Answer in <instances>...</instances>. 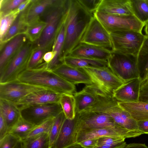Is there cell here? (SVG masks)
<instances>
[{
    "instance_id": "31",
    "label": "cell",
    "mask_w": 148,
    "mask_h": 148,
    "mask_svg": "<svg viewBox=\"0 0 148 148\" xmlns=\"http://www.w3.org/2000/svg\"><path fill=\"white\" fill-rule=\"evenodd\" d=\"M129 3L133 15L145 24L148 21V4L146 0H129Z\"/></svg>"
},
{
    "instance_id": "4",
    "label": "cell",
    "mask_w": 148,
    "mask_h": 148,
    "mask_svg": "<svg viewBox=\"0 0 148 148\" xmlns=\"http://www.w3.org/2000/svg\"><path fill=\"white\" fill-rule=\"evenodd\" d=\"M118 102L114 98L104 96L97 104L102 110L109 115L116 124L128 132L132 138L144 134L139 130L137 122L128 112L120 107Z\"/></svg>"
},
{
    "instance_id": "12",
    "label": "cell",
    "mask_w": 148,
    "mask_h": 148,
    "mask_svg": "<svg viewBox=\"0 0 148 148\" xmlns=\"http://www.w3.org/2000/svg\"><path fill=\"white\" fill-rule=\"evenodd\" d=\"M45 89L46 88L23 82L17 79L0 83V99L16 104L29 94Z\"/></svg>"
},
{
    "instance_id": "48",
    "label": "cell",
    "mask_w": 148,
    "mask_h": 148,
    "mask_svg": "<svg viewBox=\"0 0 148 148\" xmlns=\"http://www.w3.org/2000/svg\"><path fill=\"white\" fill-rule=\"evenodd\" d=\"M137 123L139 130L144 134L148 135V121H139Z\"/></svg>"
},
{
    "instance_id": "5",
    "label": "cell",
    "mask_w": 148,
    "mask_h": 148,
    "mask_svg": "<svg viewBox=\"0 0 148 148\" xmlns=\"http://www.w3.org/2000/svg\"><path fill=\"white\" fill-rule=\"evenodd\" d=\"M78 131L81 129L111 128L128 132L114 121L108 113L102 110L95 103L89 108L76 114Z\"/></svg>"
},
{
    "instance_id": "51",
    "label": "cell",
    "mask_w": 148,
    "mask_h": 148,
    "mask_svg": "<svg viewBox=\"0 0 148 148\" xmlns=\"http://www.w3.org/2000/svg\"><path fill=\"white\" fill-rule=\"evenodd\" d=\"M148 84V73L145 77L141 80V86Z\"/></svg>"
},
{
    "instance_id": "44",
    "label": "cell",
    "mask_w": 148,
    "mask_h": 148,
    "mask_svg": "<svg viewBox=\"0 0 148 148\" xmlns=\"http://www.w3.org/2000/svg\"><path fill=\"white\" fill-rule=\"evenodd\" d=\"M139 101L148 103V84L140 86Z\"/></svg>"
},
{
    "instance_id": "14",
    "label": "cell",
    "mask_w": 148,
    "mask_h": 148,
    "mask_svg": "<svg viewBox=\"0 0 148 148\" xmlns=\"http://www.w3.org/2000/svg\"><path fill=\"white\" fill-rule=\"evenodd\" d=\"M73 94L76 102V114L92 107L106 95L92 84L86 85L82 90Z\"/></svg>"
},
{
    "instance_id": "32",
    "label": "cell",
    "mask_w": 148,
    "mask_h": 148,
    "mask_svg": "<svg viewBox=\"0 0 148 148\" xmlns=\"http://www.w3.org/2000/svg\"><path fill=\"white\" fill-rule=\"evenodd\" d=\"M35 126L21 117L9 130L8 133L18 137L21 140L27 137Z\"/></svg>"
},
{
    "instance_id": "2",
    "label": "cell",
    "mask_w": 148,
    "mask_h": 148,
    "mask_svg": "<svg viewBox=\"0 0 148 148\" xmlns=\"http://www.w3.org/2000/svg\"><path fill=\"white\" fill-rule=\"evenodd\" d=\"M69 0H55L40 17L46 23L39 39L34 43L35 47L51 51L67 13Z\"/></svg>"
},
{
    "instance_id": "35",
    "label": "cell",
    "mask_w": 148,
    "mask_h": 148,
    "mask_svg": "<svg viewBox=\"0 0 148 148\" xmlns=\"http://www.w3.org/2000/svg\"><path fill=\"white\" fill-rule=\"evenodd\" d=\"M47 51H48L45 48L35 47L34 45L26 69H34L43 66L45 64L43 60V57Z\"/></svg>"
},
{
    "instance_id": "49",
    "label": "cell",
    "mask_w": 148,
    "mask_h": 148,
    "mask_svg": "<svg viewBox=\"0 0 148 148\" xmlns=\"http://www.w3.org/2000/svg\"><path fill=\"white\" fill-rule=\"evenodd\" d=\"M32 1V0H24L14 10L19 14L27 8L31 3Z\"/></svg>"
},
{
    "instance_id": "21",
    "label": "cell",
    "mask_w": 148,
    "mask_h": 148,
    "mask_svg": "<svg viewBox=\"0 0 148 148\" xmlns=\"http://www.w3.org/2000/svg\"><path fill=\"white\" fill-rule=\"evenodd\" d=\"M53 71L75 85L79 84H84L86 85L92 84L89 77L80 69L71 67L64 63L59 65Z\"/></svg>"
},
{
    "instance_id": "10",
    "label": "cell",
    "mask_w": 148,
    "mask_h": 148,
    "mask_svg": "<svg viewBox=\"0 0 148 148\" xmlns=\"http://www.w3.org/2000/svg\"><path fill=\"white\" fill-rule=\"evenodd\" d=\"M34 43L28 40L12 59L0 74V83L17 79L18 75L26 69Z\"/></svg>"
},
{
    "instance_id": "46",
    "label": "cell",
    "mask_w": 148,
    "mask_h": 148,
    "mask_svg": "<svg viewBox=\"0 0 148 148\" xmlns=\"http://www.w3.org/2000/svg\"><path fill=\"white\" fill-rule=\"evenodd\" d=\"M55 55V52L52 50L47 51L45 53L43 57V60L46 65L52 61Z\"/></svg>"
},
{
    "instance_id": "33",
    "label": "cell",
    "mask_w": 148,
    "mask_h": 148,
    "mask_svg": "<svg viewBox=\"0 0 148 148\" xmlns=\"http://www.w3.org/2000/svg\"><path fill=\"white\" fill-rule=\"evenodd\" d=\"M137 61L140 73L143 72L142 80L148 73V35H145L137 56Z\"/></svg>"
},
{
    "instance_id": "16",
    "label": "cell",
    "mask_w": 148,
    "mask_h": 148,
    "mask_svg": "<svg viewBox=\"0 0 148 148\" xmlns=\"http://www.w3.org/2000/svg\"><path fill=\"white\" fill-rule=\"evenodd\" d=\"M112 51L102 47L80 42L67 56L107 61Z\"/></svg>"
},
{
    "instance_id": "29",
    "label": "cell",
    "mask_w": 148,
    "mask_h": 148,
    "mask_svg": "<svg viewBox=\"0 0 148 148\" xmlns=\"http://www.w3.org/2000/svg\"><path fill=\"white\" fill-rule=\"evenodd\" d=\"M22 148H50L49 134L43 133L21 141Z\"/></svg>"
},
{
    "instance_id": "20",
    "label": "cell",
    "mask_w": 148,
    "mask_h": 148,
    "mask_svg": "<svg viewBox=\"0 0 148 148\" xmlns=\"http://www.w3.org/2000/svg\"><path fill=\"white\" fill-rule=\"evenodd\" d=\"M104 136L130 138L128 133L124 131L111 128L96 129H81L77 132L76 143L91 139L98 138Z\"/></svg>"
},
{
    "instance_id": "26",
    "label": "cell",
    "mask_w": 148,
    "mask_h": 148,
    "mask_svg": "<svg viewBox=\"0 0 148 148\" xmlns=\"http://www.w3.org/2000/svg\"><path fill=\"white\" fill-rule=\"evenodd\" d=\"M55 0H32L27 7L26 19L27 24L39 19Z\"/></svg>"
},
{
    "instance_id": "3",
    "label": "cell",
    "mask_w": 148,
    "mask_h": 148,
    "mask_svg": "<svg viewBox=\"0 0 148 148\" xmlns=\"http://www.w3.org/2000/svg\"><path fill=\"white\" fill-rule=\"evenodd\" d=\"M17 79L23 82L40 86L60 94H73L76 92L75 84L47 69L45 66L36 69H26L18 75Z\"/></svg>"
},
{
    "instance_id": "27",
    "label": "cell",
    "mask_w": 148,
    "mask_h": 148,
    "mask_svg": "<svg viewBox=\"0 0 148 148\" xmlns=\"http://www.w3.org/2000/svg\"><path fill=\"white\" fill-rule=\"evenodd\" d=\"M64 63L71 67L79 69L84 67H104L108 66L107 61L77 58L66 56L63 59Z\"/></svg>"
},
{
    "instance_id": "22",
    "label": "cell",
    "mask_w": 148,
    "mask_h": 148,
    "mask_svg": "<svg viewBox=\"0 0 148 148\" xmlns=\"http://www.w3.org/2000/svg\"><path fill=\"white\" fill-rule=\"evenodd\" d=\"M97 11L113 15H133L129 0H102Z\"/></svg>"
},
{
    "instance_id": "41",
    "label": "cell",
    "mask_w": 148,
    "mask_h": 148,
    "mask_svg": "<svg viewBox=\"0 0 148 148\" xmlns=\"http://www.w3.org/2000/svg\"><path fill=\"white\" fill-rule=\"evenodd\" d=\"M102 0H79L82 5L89 13L94 15Z\"/></svg>"
},
{
    "instance_id": "47",
    "label": "cell",
    "mask_w": 148,
    "mask_h": 148,
    "mask_svg": "<svg viewBox=\"0 0 148 148\" xmlns=\"http://www.w3.org/2000/svg\"><path fill=\"white\" fill-rule=\"evenodd\" d=\"M126 144L125 141L110 145L97 146L95 148H123Z\"/></svg>"
},
{
    "instance_id": "36",
    "label": "cell",
    "mask_w": 148,
    "mask_h": 148,
    "mask_svg": "<svg viewBox=\"0 0 148 148\" xmlns=\"http://www.w3.org/2000/svg\"><path fill=\"white\" fill-rule=\"evenodd\" d=\"M66 119L63 112L54 118L49 134L50 148L56 140Z\"/></svg>"
},
{
    "instance_id": "53",
    "label": "cell",
    "mask_w": 148,
    "mask_h": 148,
    "mask_svg": "<svg viewBox=\"0 0 148 148\" xmlns=\"http://www.w3.org/2000/svg\"><path fill=\"white\" fill-rule=\"evenodd\" d=\"M145 31L146 35H148V21L145 24Z\"/></svg>"
},
{
    "instance_id": "45",
    "label": "cell",
    "mask_w": 148,
    "mask_h": 148,
    "mask_svg": "<svg viewBox=\"0 0 148 148\" xmlns=\"http://www.w3.org/2000/svg\"><path fill=\"white\" fill-rule=\"evenodd\" d=\"M97 138L86 140L78 143L85 148H95L97 146Z\"/></svg>"
},
{
    "instance_id": "18",
    "label": "cell",
    "mask_w": 148,
    "mask_h": 148,
    "mask_svg": "<svg viewBox=\"0 0 148 148\" xmlns=\"http://www.w3.org/2000/svg\"><path fill=\"white\" fill-rule=\"evenodd\" d=\"M141 82V77L131 79L124 82L114 92L113 97L119 102L139 101Z\"/></svg>"
},
{
    "instance_id": "52",
    "label": "cell",
    "mask_w": 148,
    "mask_h": 148,
    "mask_svg": "<svg viewBox=\"0 0 148 148\" xmlns=\"http://www.w3.org/2000/svg\"><path fill=\"white\" fill-rule=\"evenodd\" d=\"M66 148H85L78 143H75Z\"/></svg>"
},
{
    "instance_id": "1",
    "label": "cell",
    "mask_w": 148,
    "mask_h": 148,
    "mask_svg": "<svg viewBox=\"0 0 148 148\" xmlns=\"http://www.w3.org/2000/svg\"><path fill=\"white\" fill-rule=\"evenodd\" d=\"M94 16L79 0H69L64 22L65 39L62 53V60L80 43Z\"/></svg>"
},
{
    "instance_id": "23",
    "label": "cell",
    "mask_w": 148,
    "mask_h": 148,
    "mask_svg": "<svg viewBox=\"0 0 148 148\" xmlns=\"http://www.w3.org/2000/svg\"><path fill=\"white\" fill-rule=\"evenodd\" d=\"M118 105L122 109L128 112L137 122L148 121V103L138 101L136 102H121Z\"/></svg>"
},
{
    "instance_id": "42",
    "label": "cell",
    "mask_w": 148,
    "mask_h": 148,
    "mask_svg": "<svg viewBox=\"0 0 148 148\" xmlns=\"http://www.w3.org/2000/svg\"><path fill=\"white\" fill-rule=\"evenodd\" d=\"M125 138L121 137L104 136L97 138V146L108 145L122 142Z\"/></svg>"
},
{
    "instance_id": "30",
    "label": "cell",
    "mask_w": 148,
    "mask_h": 148,
    "mask_svg": "<svg viewBox=\"0 0 148 148\" xmlns=\"http://www.w3.org/2000/svg\"><path fill=\"white\" fill-rule=\"evenodd\" d=\"M59 103L66 119H74L76 116V102L73 94H61Z\"/></svg>"
},
{
    "instance_id": "15",
    "label": "cell",
    "mask_w": 148,
    "mask_h": 148,
    "mask_svg": "<svg viewBox=\"0 0 148 148\" xmlns=\"http://www.w3.org/2000/svg\"><path fill=\"white\" fill-rule=\"evenodd\" d=\"M61 94L51 90L44 89L29 94L16 104L20 109L32 105L59 103Z\"/></svg>"
},
{
    "instance_id": "38",
    "label": "cell",
    "mask_w": 148,
    "mask_h": 148,
    "mask_svg": "<svg viewBox=\"0 0 148 148\" xmlns=\"http://www.w3.org/2000/svg\"><path fill=\"white\" fill-rule=\"evenodd\" d=\"M24 0H1L0 16L7 14L15 10Z\"/></svg>"
},
{
    "instance_id": "39",
    "label": "cell",
    "mask_w": 148,
    "mask_h": 148,
    "mask_svg": "<svg viewBox=\"0 0 148 148\" xmlns=\"http://www.w3.org/2000/svg\"><path fill=\"white\" fill-rule=\"evenodd\" d=\"M54 118L49 119L40 124L36 126L30 132L27 137L43 133L49 134Z\"/></svg>"
},
{
    "instance_id": "28",
    "label": "cell",
    "mask_w": 148,
    "mask_h": 148,
    "mask_svg": "<svg viewBox=\"0 0 148 148\" xmlns=\"http://www.w3.org/2000/svg\"><path fill=\"white\" fill-rule=\"evenodd\" d=\"M64 39L65 27L64 23L52 47V50L55 52V56L52 61L46 66V67L47 69L53 71L59 65L63 63L62 58V53Z\"/></svg>"
},
{
    "instance_id": "55",
    "label": "cell",
    "mask_w": 148,
    "mask_h": 148,
    "mask_svg": "<svg viewBox=\"0 0 148 148\" xmlns=\"http://www.w3.org/2000/svg\"><path fill=\"white\" fill-rule=\"evenodd\" d=\"M146 1L147 3L148 4V0H146Z\"/></svg>"
},
{
    "instance_id": "17",
    "label": "cell",
    "mask_w": 148,
    "mask_h": 148,
    "mask_svg": "<svg viewBox=\"0 0 148 148\" xmlns=\"http://www.w3.org/2000/svg\"><path fill=\"white\" fill-rule=\"evenodd\" d=\"M77 132L76 116L73 119L66 118L56 140L50 148H66L76 143Z\"/></svg>"
},
{
    "instance_id": "11",
    "label": "cell",
    "mask_w": 148,
    "mask_h": 148,
    "mask_svg": "<svg viewBox=\"0 0 148 148\" xmlns=\"http://www.w3.org/2000/svg\"><path fill=\"white\" fill-rule=\"evenodd\" d=\"M20 110L22 118L35 126L55 118L63 112L59 103L32 105Z\"/></svg>"
},
{
    "instance_id": "7",
    "label": "cell",
    "mask_w": 148,
    "mask_h": 148,
    "mask_svg": "<svg viewBox=\"0 0 148 148\" xmlns=\"http://www.w3.org/2000/svg\"><path fill=\"white\" fill-rule=\"evenodd\" d=\"M107 62L108 67L124 82L141 77L137 57L112 51Z\"/></svg>"
},
{
    "instance_id": "40",
    "label": "cell",
    "mask_w": 148,
    "mask_h": 148,
    "mask_svg": "<svg viewBox=\"0 0 148 148\" xmlns=\"http://www.w3.org/2000/svg\"><path fill=\"white\" fill-rule=\"evenodd\" d=\"M21 141L18 137L8 133L0 139V148H14Z\"/></svg>"
},
{
    "instance_id": "9",
    "label": "cell",
    "mask_w": 148,
    "mask_h": 148,
    "mask_svg": "<svg viewBox=\"0 0 148 148\" xmlns=\"http://www.w3.org/2000/svg\"><path fill=\"white\" fill-rule=\"evenodd\" d=\"M94 16L110 34L121 31L142 32L145 25L134 15H113L97 11Z\"/></svg>"
},
{
    "instance_id": "19",
    "label": "cell",
    "mask_w": 148,
    "mask_h": 148,
    "mask_svg": "<svg viewBox=\"0 0 148 148\" xmlns=\"http://www.w3.org/2000/svg\"><path fill=\"white\" fill-rule=\"evenodd\" d=\"M28 40L26 34H21L15 36L0 47V74Z\"/></svg>"
},
{
    "instance_id": "34",
    "label": "cell",
    "mask_w": 148,
    "mask_h": 148,
    "mask_svg": "<svg viewBox=\"0 0 148 148\" xmlns=\"http://www.w3.org/2000/svg\"><path fill=\"white\" fill-rule=\"evenodd\" d=\"M46 25L40 18L28 24L25 33L28 40L34 43L40 38Z\"/></svg>"
},
{
    "instance_id": "37",
    "label": "cell",
    "mask_w": 148,
    "mask_h": 148,
    "mask_svg": "<svg viewBox=\"0 0 148 148\" xmlns=\"http://www.w3.org/2000/svg\"><path fill=\"white\" fill-rule=\"evenodd\" d=\"M19 14L14 10L7 14L0 16V40L5 34Z\"/></svg>"
},
{
    "instance_id": "54",
    "label": "cell",
    "mask_w": 148,
    "mask_h": 148,
    "mask_svg": "<svg viewBox=\"0 0 148 148\" xmlns=\"http://www.w3.org/2000/svg\"><path fill=\"white\" fill-rule=\"evenodd\" d=\"M14 148H22L21 141Z\"/></svg>"
},
{
    "instance_id": "25",
    "label": "cell",
    "mask_w": 148,
    "mask_h": 148,
    "mask_svg": "<svg viewBox=\"0 0 148 148\" xmlns=\"http://www.w3.org/2000/svg\"><path fill=\"white\" fill-rule=\"evenodd\" d=\"M0 112L5 119L8 130L21 117L20 110L15 104L1 99Z\"/></svg>"
},
{
    "instance_id": "8",
    "label": "cell",
    "mask_w": 148,
    "mask_h": 148,
    "mask_svg": "<svg viewBox=\"0 0 148 148\" xmlns=\"http://www.w3.org/2000/svg\"><path fill=\"white\" fill-rule=\"evenodd\" d=\"M112 51L137 57L145 38L142 32L132 31L115 32L110 34Z\"/></svg>"
},
{
    "instance_id": "13",
    "label": "cell",
    "mask_w": 148,
    "mask_h": 148,
    "mask_svg": "<svg viewBox=\"0 0 148 148\" xmlns=\"http://www.w3.org/2000/svg\"><path fill=\"white\" fill-rule=\"evenodd\" d=\"M80 42L113 50L112 43L110 33L94 16Z\"/></svg>"
},
{
    "instance_id": "43",
    "label": "cell",
    "mask_w": 148,
    "mask_h": 148,
    "mask_svg": "<svg viewBox=\"0 0 148 148\" xmlns=\"http://www.w3.org/2000/svg\"><path fill=\"white\" fill-rule=\"evenodd\" d=\"M8 131L5 119L2 113L0 112V139L8 133Z\"/></svg>"
},
{
    "instance_id": "50",
    "label": "cell",
    "mask_w": 148,
    "mask_h": 148,
    "mask_svg": "<svg viewBox=\"0 0 148 148\" xmlns=\"http://www.w3.org/2000/svg\"><path fill=\"white\" fill-rule=\"evenodd\" d=\"M123 148H148V147L145 144L131 143L126 144Z\"/></svg>"
},
{
    "instance_id": "6",
    "label": "cell",
    "mask_w": 148,
    "mask_h": 148,
    "mask_svg": "<svg viewBox=\"0 0 148 148\" xmlns=\"http://www.w3.org/2000/svg\"><path fill=\"white\" fill-rule=\"evenodd\" d=\"M79 69L89 77L93 85L111 97H113L114 92L124 82L108 66Z\"/></svg>"
},
{
    "instance_id": "24",
    "label": "cell",
    "mask_w": 148,
    "mask_h": 148,
    "mask_svg": "<svg viewBox=\"0 0 148 148\" xmlns=\"http://www.w3.org/2000/svg\"><path fill=\"white\" fill-rule=\"evenodd\" d=\"M27 8L19 13L5 34L0 40V47L17 35L25 34L28 25L25 17Z\"/></svg>"
}]
</instances>
